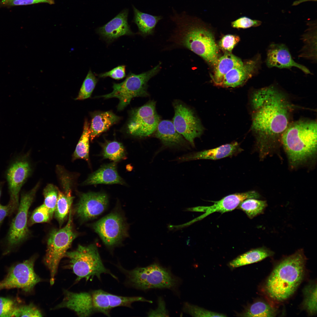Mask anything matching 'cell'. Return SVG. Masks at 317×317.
<instances>
[{
  "label": "cell",
  "mask_w": 317,
  "mask_h": 317,
  "mask_svg": "<svg viewBox=\"0 0 317 317\" xmlns=\"http://www.w3.org/2000/svg\"><path fill=\"white\" fill-rule=\"evenodd\" d=\"M275 310L271 306L264 301L255 302L238 314L242 317H274Z\"/></svg>",
  "instance_id": "f546056e"
},
{
  "label": "cell",
  "mask_w": 317,
  "mask_h": 317,
  "mask_svg": "<svg viewBox=\"0 0 317 317\" xmlns=\"http://www.w3.org/2000/svg\"><path fill=\"white\" fill-rule=\"evenodd\" d=\"M317 123L300 120L289 124L282 134V143L290 165L303 163L315 155L317 151Z\"/></svg>",
  "instance_id": "277c9868"
},
{
  "label": "cell",
  "mask_w": 317,
  "mask_h": 317,
  "mask_svg": "<svg viewBox=\"0 0 317 317\" xmlns=\"http://www.w3.org/2000/svg\"><path fill=\"white\" fill-rule=\"evenodd\" d=\"M89 124L87 119L84 123L83 132L73 154V160L82 159L89 161Z\"/></svg>",
  "instance_id": "4dcf8cb0"
},
{
  "label": "cell",
  "mask_w": 317,
  "mask_h": 317,
  "mask_svg": "<svg viewBox=\"0 0 317 317\" xmlns=\"http://www.w3.org/2000/svg\"><path fill=\"white\" fill-rule=\"evenodd\" d=\"M126 66H119L109 71L100 74L99 77L104 78L110 77L114 79L119 80L124 78L126 76Z\"/></svg>",
  "instance_id": "7bdbcfd3"
},
{
  "label": "cell",
  "mask_w": 317,
  "mask_h": 317,
  "mask_svg": "<svg viewBox=\"0 0 317 317\" xmlns=\"http://www.w3.org/2000/svg\"><path fill=\"white\" fill-rule=\"evenodd\" d=\"M259 197V194L254 191L237 193L228 195L218 201H213L214 203L211 206L187 208L186 211L204 213V214L195 219L197 221L215 212L223 213L232 211L237 208L243 200L249 198L258 199Z\"/></svg>",
  "instance_id": "e0dca14e"
},
{
  "label": "cell",
  "mask_w": 317,
  "mask_h": 317,
  "mask_svg": "<svg viewBox=\"0 0 317 317\" xmlns=\"http://www.w3.org/2000/svg\"><path fill=\"white\" fill-rule=\"evenodd\" d=\"M18 306L12 299L0 297V317H14Z\"/></svg>",
  "instance_id": "f35d334b"
},
{
  "label": "cell",
  "mask_w": 317,
  "mask_h": 317,
  "mask_svg": "<svg viewBox=\"0 0 317 317\" xmlns=\"http://www.w3.org/2000/svg\"><path fill=\"white\" fill-rule=\"evenodd\" d=\"M274 252L265 247L251 250L239 256L229 264L232 268H236L260 261L272 256Z\"/></svg>",
  "instance_id": "4316f807"
},
{
  "label": "cell",
  "mask_w": 317,
  "mask_h": 317,
  "mask_svg": "<svg viewBox=\"0 0 317 317\" xmlns=\"http://www.w3.org/2000/svg\"><path fill=\"white\" fill-rule=\"evenodd\" d=\"M240 38L238 36L228 34L224 36L220 40L219 45L223 50L231 53L235 45L239 42Z\"/></svg>",
  "instance_id": "b9f144b4"
},
{
  "label": "cell",
  "mask_w": 317,
  "mask_h": 317,
  "mask_svg": "<svg viewBox=\"0 0 317 317\" xmlns=\"http://www.w3.org/2000/svg\"><path fill=\"white\" fill-rule=\"evenodd\" d=\"M183 311L195 317H225V314L216 313L206 310L188 303H184Z\"/></svg>",
  "instance_id": "8d00e7d4"
},
{
  "label": "cell",
  "mask_w": 317,
  "mask_h": 317,
  "mask_svg": "<svg viewBox=\"0 0 317 317\" xmlns=\"http://www.w3.org/2000/svg\"><path fill=\"white\" fill-rule=\"evenodd\" d=\"M265 62L268 68L290 69L294 67L299 68L306 74H311L306 67L293 60L288 48L283 43H272L270 44L267 49Z\"/></svg>",
  "instance_id": "ac0fdd59"
},
{
  "label": "cell",
  "mask_w": 317,
  "mask_h": 317,
  "mask_svg": "<svg viewBox=\"0 0 317 317\" xmlns=\"http://www.w3.org/2000/svg\"><path fill=\"white\" fill-rule=\"evenodd\" d=\"M107 195L105 193L89 192L81 194L76 205L75 212L82 221L95 218L100 215L107 207Z\"/></svg>",
  "instance_id": "2e32d148"
},
{
  "label": "cell",
  "mask_w": 317,
  "mask_h": 317,
  "mask_svg": "<svg viewBox=\"0 0 317 317\" xmlns=\"http://www.w3.org/2000/svg\"><path fill=\"white\" fill-rule=\"evenodd\" d=\"M267 206L265 201L254 198L246 199L239 205L238 209L244 212L251 219L262 214Z\"/></svg>",
  "instance_id": "1f68e13d"
},
{
  "label": "cell",
  "mask_w": 317,
  "mask_h": 317,
  "mask_svg": "<svg viewBox=\"0 0 317 317\" xmlns=\"http://www.w3.org/2000/svg\"><path fill=\"white\" fill-rule=\"evenodd\" d=\"M177 25L178 43L215 67L218 50L212 31L197 18L183 13H175L171 18Z\"/></svg>",
  "instance_id": "7a4b0ae2"
},
{
  "label": "cell",
  "mask_w": 317,
  "mask_h": 317,
  "mask_svg": "<svg viewBox=\"0 0 317 317\" xmlns=\"http://www.w3.org/2000/svg\"><path fill=\"white\" fill-rule=\"evenodd\" d=\"M102 155L114 162L124 159L126 153L122 144L116 141L108 142L103 146Z\"/></svg>",
  "instance_id": "d6a6232c"
},
{
  "label": "cell",
  "mask_w": 317,
  "mask_h": 317,
  "mask_svg": "<svg viewBox=\"0 0 317 317\" xmlns=\"http://www.w3.org/2000/svg\"><path fill=\"white\" fill-rule=\"evenodd\" d=\"M303 45L299 52V57L317 62L316 25L310 24L308 28L301 36Z\"/></svg>",
  "instance_id": "d4e9b609"
},
{
  "label": "cell",
  "mask_w": 317,
  "mask_h": 317,
  "mask_svg": "<svg viewBox=\"0 0 317 317\" xmlns=\"http://www.w3.org/2000/svg\"><path fill=\"white\" fill-rule=\"evenodd\" d=\"M118 267L125 275L127 284L142 290L154 288L173 289L179 283L178 279L170 271L157 263L145 267H138L131 270Z\"/></svg>",
  "instance_id": "8992f818"
},
{
  "label": "cell",
  "mask_w": 317,
  "mask_h": 317,
  "mask_svg": "<svg viewBox=\"0 0 317 317\" xmlns=\"http://www.w3.org/2000/svg\"><path fill=\"white\" fill-rule=\"evenodd\" d=\"M84 301L86 312L88 316L96 313L110 316L112 308L118 306L129 307L131 299L129 296H118L98 289L85 292Z\"/></svg>",
  "instance_id": "5bb4252c"
},
{
  "label": "cell",
  "mask_w": 317,
  "mask_h": 317,
  "mask_svg": "<svg viewBox=\"0 0 317 317\" xmlns=\"http://www.w3.org/2000/svg\"><path fill=\"white\" fill-rule=\"evenodd\" d=\"M262 23L260 21L253 20L247 16L241 17L231 23L232 27L237 28H247L259 26Z\"/></svg>",
  "instance_id": "60d3db41"
},
{
  "label": "cell",
  "mask_w": 317,
  "mask_h": 317,
  "mask_svg": "<svg viewBox=\"0 0 317 317\" xmlns=\"http://www.w3.org/2000/svg\"><path fill=\"white\" fill-rule=\"evenodd\" d=\"M99 184H125V182L118 173L115 162L103 166L90 174L82 185Z\"/></svg>",
  "instance_id": "603a6c76"
},
{
  "label": "cell",
  "mask_w": 317,
  "mask_h": 317,
  "mask_svg": "<svg viewBox=\"0 0 317 317\" xmlns=\"http://www.w3.org/2000/svg\"><path fill=\"white\" fill-rule=\"evenodd\" d=\"M18 208V207L9 202L8 204L5 205L0 204V227L5 218L17 211Z\"/></svg>",
  "instance_id": "f6af8a7d"
},
{
  "label": "cell",
  "mask_w": 317,
  "mask_h": 317,
  "mask_svg": "<svg viewBox=\"0 0 317 317\" xmlns=\"http://www.w3.org/2000/svg\"><path fill=\"white\" fill-rule=\"evenodd\" d=\"M42 316L40 311L31 303L18 306L14 315L15 317H42Z\"/></svg>",
  "instance_id": "ab89813d"
},
{
  "label": "cell",
  "mask_w": 317,
  "mask_h": 317,
  "mask_svg": "<svg viewBox=\"0 0 317 317\" xmlns=\"http://www.w3.org/2000/svg\"><path fill=\"white\" fill-rule=\"evenodd\" d=\"M244 64L239 58L229 52H226L218 58L215 67L212 78L214 83L219 86L225 75L233 68L242 66Z\"/></svg>",
  "instance_id": "484cf974"
},
{
  "label": "cell",
  "mask_w": 317,
  "mask_h": 317,
  "mask_svg": "<svg viewBox=\"0 0 317 317\" xmlns=\"http://www.w3.org/2000/svg\"><path fill=\"white\" fill-rule=\"evenodd\" d=\"M37 3H46L50 4H54L53 0H35Z\"/></svg>",
  "instance_id": "7dc6e473"
},
{
  "label": "cell",
  "mask_w": 317,
  "mask_h": 317,
  "mask_svg": "<svg viewBox=\"0 0 317 317\" xmlns=\"http://www.w3.org/2000/svg\"><path fill=\"white\" fill-rule=\"evenodd\" d=\"M128 9H125L102 26L98 33L107 40L111 41L124 35L133 34L127 21Z\"/></svg>",
  "instance_id": "7402d4cb"
},
{
  "label": "cell",
  "mask_w": 317,
  "mask_h": 317,
  "mask_svg": "<svg viewBox=\"0 0 317 317\" xmlns=\"http://www.w3.org/2000/svg\"><path fill=\"white\" fill-rule=\"evenodd\" d=\"M304 292V306L310 314L314 315L317 312L316 284L309 286L305 289Z\"/></svg>",
  "instance_id": "d590c367"
},
{
  "label": "cell",
  "mask_w": 317,
  "mask_h": 317,
  "mask_svg": "<svg viewBox=\"0 0 317 317\" xmlns=\"http://www.w3.org/2000/svg\"><path fill=\"white\" fill-rule=\"evenodd\" d=\"M251 104L252 129L262 157L281 138L289 124L291 105L284 95L273 85L255 91Z\"/></svg>",
  "instance_id": "6da1fadb"
},
{
  "label": "cell",
  "mask_w": 317,
  "mask_h": 317,
  "mask_svg": "<svg viewBox=\"0 0 317 317\" xmlns=\"http://www.w3.org/2000/svg\"><path fill=\"white\" fill-rule=\"evenodd\" d=\"M173 106L174 114L172 122L175 129L194 147L195 139L199 137L203 130L200 120L193 110L182 101L176 100Z\"/></svg>",
  "instance_id": "7c38bea8"
},
{
  "label": "cell",
  "mask_w": 317,
  "mask_h": 317,
  "mask_svg": "<svg viewBox=\"0 0 317 317\" xmlns=\"http://www.w3.org/2000/svg\"><path fill=\"white\" fill-rule=\"evenodd\" d=\"M35 259L33 256L10 267L5 277L0 282V290L16 288L31 292L41 281L34 271Z\"/></svg>",
  "instance_id": "30bf717a"
},
{
  "label": "cell",
  "mask_w": 317,
  "mask_h": 317,
  "mask_svg": "<svg viewBox=\"0 0 317 317\" xmlns=\"http://www.w3.org/2000/svg\"><path fill=\"white\" fill-rule=\"evenodd\" d=\"M37 183L31 190L21 193L16 215L11 222L5 240L4 255L7 254L18 248L28 238V210L39 186Z\"/></svg>",
  "instance_id": "9c48e42d"
},
{
  "label": "cell",
  "mask_w": 317,
  "mask_h": 317,
  "mask_svg": "<svg viewBox=\"0 0 317 317\" xmlns=\"http://www.w3.org/2000/svg\"><path fill=\"white\" fill-rule=\"evenodd\" d=\"M65 256L69 259L68 266L77 276L76 281L85 279L86 281L96 276L101 280V275L108 274L117 278L104 266L97 246L79 245L75 250L67 252Z\"/></svg>",
  "instance_id": "5b68a950"
},
{
  "label": "cell",
  "mask_w": 317,
  "mask_h": 317,
  "mask_svg": "<svg viewBox=\"0 0 317 317\" xmlns=\"http://www.w3.org/2000/svg\"><path fill=\"white\" fill-rule=\"evenodd\" d=\"M2 188L1 185L0 184V197H1V188Z\"/></svg>",
  "instance_id": "c3c4849f"
},
{
  "label": "cell",
  "mask_w": 317,
  "mask_h": 317,
  "mask_svg": "<svg viewBox=\"0 0 317 317\" xmlns=\"http://www.w3.org/2000/svg\"><path fill=\"white\" fill-rule=\"evenodd\" d=\"M74 197L71 190H59L58 199L55 211V216L60 226H61L70 210Z\"/></svg>",
  "instance_id": "f1b7e54d"
},
{
  "label": "cell",
  "mask_w": 317,
  "mask_h": 317,
  "mask_svg": "<svg viewBox=\"0 0 317 317\" xmlns=\"http://www.w3.org/2000/svg\"><path fill=\"white\" fill-rule=\"evenodd\" d=\"M134 12L133 21L137 26L141 35L146 36L153 33L158 21L163 18L161 16H154L142 12L133 6Z\"/></svg>",
  "instance_id": "83f0119b"
},
{
  "label": "cell",
  "mask_w": 317,
  "mask_h": 317,
  "mask_svg": "<svg viewBox=\"0 0 317 317\" xmlns=\"http://www.w3.org/2000/svg\"><path fill=\"white\" fill-rule=\"evenodd\" d=\"M28 155H20L11 163L6 172L10 195L9 202L17 206L21 189L32 171Z\"/></svg>",
  "instance_id": "9a60e30c"
},
{
  "label": "cell",
  "mask_w": 317,
  "mask_h": 317,
  "mask_svg": "<svg viewBox=\"0 0 317 317\" xmlns=\"http://www.w3.org/2000/svg\"><path fill=\"white\" fill-rule=\"evenodd\" d=\"M160 68V63L150 70L139 74L130 73L123 82L113 84L111 92L97 97L104 99L117 98L119 100L117 109L122 110L129 104L133 98L149 95L148 82L159 72Z\"/></svg>",
  "instance_id": "ba28073f"
},
{
  "label": "cell",
  "mask_w": 317,
  "mask_h": 317,
  "mask_svg": "<svg viewBox=\"0 0 317 317\" xmlns=\"http://www.w3.org/2000/svg\"><path fill=\"white\" fill-rule=\"evenodd\" d=\"M156 102L150 100L142 106L132 110L127 124L128 132L140 137L149 136L155 131L160 121Z\"/></svg>",
  "instance_id": "8fae6325"
},
{
  "label": "cell",
  "mask_w": 317,
  "mask_h": 317,
  "mask_svg": "<svg viewBox=\"0 0 317 317\" xmlns=\"http://www.w3.org/2000/svg\"><path fill=\"white\" fill-rule=\"evenodd\" d=\"M98 80L90 70L81 86L75 100H82L90 97L97 82Z\"/></svg>",
  "instance_id": "e575fe53"
},
{
  "label": "cell",
  "mask_w": 317,
  "mask_h": 317,
  "mask_svg": "<svg viewBox=\"0 0 317 317\" xmlns=\"http://www.w3.org/2000/svg\"><path fill=\"white\" fill-rule=\"evenodd\" d=\"M8 0H5V1H6V2H7V1H8Z\"/></svg>",
  "instance_id": "681fc988"
},
{
  "label": "cell",
  "mask_w": 317,
  "mask_h": 317,
  "mask_svg": "<svg viewBox=\"0 0 317 317\" xmlns=\"http://www.w3.org/2000/svg\"><path fill=\"white\" fill-rule=\"evenodd\" d=\"M7 2L11 6L28 5L37 3L35 0H9Z\"/></svg>",
  "instance_id": "bcb514c9"
},
{
  "label": "cell",
  "mask_w": 317,
  "mask_h": 317,
  "mask_svg": "<svg viewBox=\"0 0 317 317\" xmlns=\"http://www.w3.org/2000/svg\"><path fill=\"white\" fill-rule=\"evenodd\" d=\"M119 119V117L110 111L98 112L93 114L89 128L90 140L92 141L106 131Z\"/></svg>",
  "instance_id": "cb8c5ba5"
},
{
  "label": "cell",
  "mask_w": 317,
  "mask_h": 317,
  "mask_svg": "<svg viewBox=\"0 0 317 317\" xmlns=\"http://www.w3.org/2000/svg\"><path fill=\"white\" fill-rule=\"evenodd\" d=\"M262 64L261 56L258 54L242 66L230 71L225 75L219 86L235 87L242 85L258 72Z\"/></svg>",
  "instance_id": "d6986e66"
},
{
  "label": "cell",
  "mask_w": 317,
  "mask_h": 317,
  "mask_svg": "<svg viewBox=\"0 0 317 317\" xmlns=\"http://www.w3.org/2000/svg\"><path fill=\"white\" fill-rule=\"evenodd\" d=\"M306 257L302 249L284 259L268 278L266 289L269 296L281 301L292 295L301 282Z\"/></svg>",
  "instance_id": "3957f363"
},
{
  "label": "cell",
  "mask_w": 317,
  "mask_h": 317,
  "mask_svg": "<svg viewBox=\"0 0 317 317\" xmlns=\"http://www.w3.org/2000/svg\"><path fill=\"white\" fill-rule=\"evenodd\" d=\"M155 136L167 148L188 149L189 143L175 129L173 122L168 120L160 121L155 131Z\"/></svg>",
  "instance_id": "ffe728a7"
},
{
  "label": "cell",
  "mask_w": 317,
  "mask_h": 317,
  "mask_svg": "<svg viewBox=\"0 0 317 317\" xmlns=\"http://www.w3.org/2000/svg\"><path fill=\"white\" fill-rule=\"evenodd\" d=\"M92 226L108 247L117 245L128 235V226L124 218L117 212L109 213L94 222Z\"/></svg>",
  "instance_id": "4fadbf2b"
},
{
  "label": "cell",
  "mask_w": 317,
  "mask_h": 317,
  "mask_svg": "<svg viewBox=\"0 0 317 317\" xmlns=\"http://www.w3.org/2000/svg\"><path fill=\"white\" fill-rule=\"evenodd\" d=\"M58 192L56 187L52 184H48L43 190V204L48 209L52 217L55 211Z\"/></svg>",
  "instance_id": "836d02e7"
},
{
  "label": "cell",
  "mask_w": 317,
  "mask_h": 317,
  "mask_svg": "<svg viewBox=\"0 0 317 317\" xmlns=\"http://www.w3.org/2000/svg\"><path fill=\"white\" fill-rule=\"evenodd\" d=\"M72 212L70 210L66 225L59 230L50 232L47 241V248L44 259L45 265L49 270L50 283L53 285L59 262L70 247L77 235L73 230Z\"/></svg>",
  "instance_id": "52a82bcc"
},
{
  "label": "cell",
  "mask_w": 317,
  "mask_h": 317,
  "mask_svg": "<svg viewBox=\"0 0 317 317\" xmlns=\"http://www.w3.org/2000/svg\"><path fill=\"white\" fill-rule=\"evenodd\" d=\"M149 317H167L169 314L166 307L164 301L161 297H159L158 300V306L155 310H150L147 313Z\"/></svg>",
  "instance_id": "ee69618b"
},
{
  "label": "cell",
  "mask_w": 317,
  "mask_h": 317,
  "mask_svg": "<svg viewBox=\"0 0 317 317\" xmlns=\"http://www.w3.org/2000/svg\"><path fill=\"white\" fill-rule=\"evenodd\" d=\"M242 151L239 144L234 142L215 148L187 154L176 160L181 162L198 159L216 160L236 155Z\"/></svg>",
  "instance_id": "44dd1931"
},
{
  "label": "cell",
  "mask_w": 317,
  "mask_h": 317,
  "mask_svg": "<svg viewBox=\"0 0 317 317\" xmlns=\"http://www.w3.org/2000/svg\"><path fill=\"white\" fill-rule=\"evenodd\" d=\"M52 217L48 209L43 204L33 211L28 225L31 226L35 223L47 222Z\"/></svg>",
  "instance_id": "74e56055"
}]
</instances>
